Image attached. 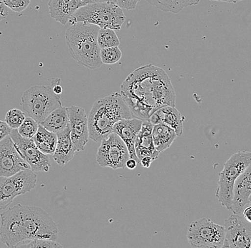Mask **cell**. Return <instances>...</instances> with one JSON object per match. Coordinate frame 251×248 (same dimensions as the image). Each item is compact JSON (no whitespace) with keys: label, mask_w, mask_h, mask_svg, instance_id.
I'll list each match as a JSON object with an SVG mask.
<instances>
[{"label":"cell","mask_w":251,"mask_h":248,"mask_svg":"<svg viewBox=\"0 0 251 248\" xmlns=\"http://www.w3.org/2000/svg\"><path fill=\"white\" fill-rule=\"evenodd\" d=\"M121 95L133 117L149 120L162 107H175L176 94L169 75L149 64L135 70L121 85Z\"/></svg>","instance_id":"cell-1"},{"label":"cell","mask_w":251,"mask_h":248,"mask_svg":"<svg viewBox=\"0 0 251 248\" xmlns=\"http://www.w3.org/2000/svg\"><path fill=\"white\" fill-rule=\"evenodd\" d=\"M133 117L120 92L99 99L94 103L88 117L89 138L94 142H101L112 133L117 122Z\"/></svg>","instance_id":"cell-2"},{"label":"cell","mask_w":251,"mask_h":248,"mask_svg":"<svg viewBox=\"0 0 251 248\" xmlns=\"http://www.w3.org/2000/svg\"><path fill=\"white\" fill-rule=\"evenodd\" d=\"M100 28L85 23L72 25L65 33L66 42L72 57L80 65L95 70L102 65L101 48L97 41Z\"/></svg>","instance_id":"cell-3"},{"label":"cell","mask_w":251,"mask_h":248,"mask_svg":"<svg viewBox=\"0 0 251 248\" xmlns=\"http://www.w3.org/2000/svg\"><path fill=\"white\" fill-rule=\"evenodd\" d=\"M17 205L19 230L23 243L34 239L57 241L59 238L57 225L45 210L39 207Z\"/></svg>","instance_id":"cell-4"},{"label":"cell","mask_w":251,"mask_h":248,"mask_svg":"<svg viewBox=\"0 0 251 248\" xmlns=\"http://www.w3.org/2000/svg\"><path fill=\"white\" fill-rule=\"evenodd\" d=\"M126 20L123 9L114 2H92L78 9L71 17V25L89 23L100 28L120 30Z\"/></svg>","instance_id":"cell-5"},{"label":"cell","mask_w":251,"mask_h":248,"mask_svg":"<svg viewBox=\"0 0 251 248\" xmlns=\"http://www.w3.org/2000/svg\"><path fill=\"white\" fill-rule=\"evenodd\" d=\"M251 163V152H235L224 163L219 172L216 197L221 205L230 211L233 205L235 182Z\"/></svg>","instance_id":"cell-6"},{"label":"cell","mask_w":251,"mask_h":248,"mask_svg":"<svg viewBox=\"0 0 251 248\" xmlns=\"http://www.w3.org/2000/svg\"><path fill=\"white\" fill-rule=\"evenodd\" d=\"M60 99L51 86L34 85L24 92L21 103L28 116L41 124L50 113L62 107Z\"/></svg>","instance_id":"cell-7"},{"label":"cell","mask_w":251,"mask_h":248,"mask_svg":"<svg viewBox=\"0 0 251 248\" xmlns=\"http://www.w3.org/2000/svg\"><path fill=\"white\" fill-rule=\"evenodd\" d=\"M224 225L213 222L209 218H201L191 222L187 239L193 248H222L225 241Z\"/></svg>","instance_id":"cell-8"},{"label":"cell","mask_w":251,"mask_h":248,"mask_svg":"<svg viewBox=\"0 0 251 248\" xmlns=\"http://www.w3.org/2000/svg\"><path fill=\"white\" fill-rule=\"evenodd\" d=\"M37 185V175L31 169L9 177H0V210L7 208L16 197L30 192Z\"/></svg>","instance_id":"cell-9"},{"label":"cell","mask_w":251,"mask_h":248,"mask_svg":"<svg viewBox=\"0 0 251 248\" xmlns=\"http://www.w3.org/2000/svg\"><path fill=\"white\" fill-rule=\"evenodd\" d=\"M129 158L126 144L116 133H111L102 139L97 154V162L100 166L113 169L125 168Z\"/></svg>","instance_id":"cell-10"},{"label":"cell","mask_w":251,"mask_h":248,"mask_svg":"<svg viewBox=\"0 0 251 248\" xmlns=\"http://www.w3.org/2000/svg\"><path fill=\"white\" fill-rule=\"evenodd\" d=\"M17 150L34 172H48L51 167V160L48 155L39 150L33 139L23 138L17 129H12L9 134Z\"/></svg>","instance_id":"cell-11"},{"label":"cell","mask_w":251,"mask_h":248,"mask_svg":"<svg viewBox=\"0 0 251 248\" xmlns=\"http://www.w3.org/2000/svg\"><path fill=\"white\" fill-rule=\"evenodd\" d=\"M224 248H251V222L243 215H231L225 220Z\"/></svg>","instance_id":"cell-12"},{"label":"cell","mask_w":251,"mask_h":248,"mask_svg":"<svg viewBox=\"0 0 251 248\" xmlns=\"http://www.w3.org/2000/svg\"><path fill=\"white\" fill-rule=\"evenodd\" d=\"M31 169L17 150L10 136L0 141V177H9L25 169Z\"/></svg>","instance_id":"cell-13"},{"label":"cell","mask_w":251,"mask_h":248,"mask_svg":"<svg viewBox=\"0 0 251 248\" xmlns=\"http://www.w3.org/2000/svg\"><path fill=\"white\" fill-rule=\"evenodd\" d=\"M68 112L71 138L76 152L84 151L89 138L88 117L85 110L80 107L72 105L68 108Z\"/></svg>","instance_id":"cell-14"},{"label":"cell","mask_w":251,"mask_h":248,"mask_svg":"<svg viewBox=\"0 0 251 248\" xmlns=\"http://www.w3.org/2000/svg\"><path fill=\"white\" fill-rule=\"evenodd\" d=\"M143 121L144 120L136 117L125 119L117 122L114 125L112 130V133H116L120 137L126 144L129 152L130 158L136 160L138 163H140V161L138 159L135 150V142L142 126Z\"/></svg>","instance_id":"cell-15"},{"label":"cell","mask_w":251,"mask_h":248,"mask_svg":"<svg viewBox=\"0 0 251 248\" xmlns=\"http://www.w3.org/2000/svg\"><path fill=\"white\" fill-rule=\"evenodd\" d=\"M92 2H94L93 0H50L48 6L50 16L65 25L78 9Z\"/></svg>","instance_id":"cell-16"},{"label":"cell","mask_w":251,"mask_h":248,"mask_svg":"<svg viewBox=\"0 0 251 248\" xmlns=\"http://www.w3.org/2000/svg\"><path fill=\"white\" fill-rule=\"evenodd\" d=\"M251 194V163L235 182L233 205L230 211L243 215V210L249 204Z\"/></svg>","instance_id":"cell-17"},{"label":"cell","mask_w":251,"mask_h":248,"mask_svg":"<svg viewBox=\"0 0 251 248\" xmlns=\"http://www.w3.org/2000/svg\"><path fill=\"white\" fill-rule=\"evenodd\" d=\"M153 125L149 120L143 121L142 126L135 142V150L139 161L144 157H151L153 160L158 159L160 152L155 147L152 138Z\"/></svg>","instance_id":"cell-18"},{"label":"cell","mask_w":251,"mask_h":248,"mask_svg":"<svg viewBox=\"0 0 251 248\" xmlns=\"http://www.w3.org/2000/svg\"><path fill=\"white\" fill-rule=\"evenodd\" d=\"M149 120L153 125L164 124L170 127L175 130L177 136H180L183 133L185 117L180 114L179 111L175 107L169 105L162 107L153 113Z\"/></svg>","instance_id":"cell-19"},{"label":"cell","mask_w":251,"mask_h":248,"mask_svg":"<svg viewBox=\"0 0 251 248\" xmlns=\"http://www.w3.org/2000/svg\"><path fill=\"white\" fill-rule=\"evenodd\" d=\"M57 134V144L54 155V161L59 165L64 166L73 159L76 149L71 138L70 125Z\"/></svg>","instance_id":"cell-20"},{"label":"cell","mask_w":251,"mask_h":248,"mask_svg":"<svg viewBox=\"0 0 251 248\" xmlns=\"http://www.w3.org/2000/svg\"><path fill=\"white\" fill-rule=\"evenodd\" d=\"M176 137L175 130L170 127L164 124L153 125L152 138L155 147L158 152H164L169 148Z\"/></svg>","instance_id":"cell-21"},{"label":"cell","mask_w":251,"mask_h":248,"mask_svg":"<svg viewBox=\"0 0 251 248\" xmlns=\"http://www.w3.org/2000/svg\"><path fill=\"white\" fill-rule=\"evenodd\" d=\"M70 123L68 108H57L49 114L48 117L41 123L49 131L58 133L67 128Z\"/></svg>","instance_id":"cell-22"},{"label":"cell","mask_w":251,"mask_h":248,"mask_svg":"<svg viewBox=\"0 0 251 248\" xmlns=\"http://www.w3.org/2000/svg\"><path fill=\"white\" fill-rule=\"evenodd\" d=\"M57 134L49 131L39 124L38 131L33 138L34 143L40 151L46 155H54L57 144Z\"/></svg>","instance_id":"cell-23"},{"label":"cell","mask_w":251,"mask_h":248,"mask_svg":"<svg viewBox=\"0 0 251 248\" xmlns=\"http://www.w3.org/2000/svg\"><path fill=\"white\" fill-rule=\"evenodd\" d=\"M149 4L165 12L178 14L182 9L196 5L201 0H146Z\"/></svg>","instance_id":"cell-24"},{"label":"cell","mask_w":251,"mask_h":248,"mask_svg":"<svg viewBox=\"0 0 251 248\" xmlns=\"http://www.w3.org/2000/svg\"><path fill=\"white\" fill-rule=\"evenodd\" d=\"M97 41L101 49L119 47L120 45V40L115 30L110 28H100Z\"/></svg>","instance_id":"cell-25"},{"label":"cell","mask_w":251,"mask_h":248,"mask_svg":"<svg viewBox=\"0 0 251 248\" xmlns=\"http://www.w3.org/2000/svg\"><path fill=\"white\" fill-rule=\"evenodd\" d=\"M39 124L30 117H26L21 125L17 129L20 136L28 139H33L38 131Z\"/></svg>","instance_id":"cell-26"},{"label":"cell","mask_w":251,"mask_h":248,"mask_svg":"<svg viewBox=\"0 0 251 248\" xmlns=\"http://www.w3.org/2000/svg\"><path fill=\"white\" fill-rule=\"evenodd\" d=\"M100 56L102 63L114 64L117 63L122 56V53L119 47L101 49Z\"/></svg>","instance_id":"cell-27"},{"label":"cell","mask_w":251,"mask_h":248,"mask_svg":"<svg viewBox=\"0 0 251 248\" xmlns=\"http://www.w3.org/2000/svg\"><path fill=\"white\" fill-rule=\"evenodd\" d=\"M25 114L19 109H12L6 113L4 122L11 129H18L25 121Z\"/></svg>","instance_id":"cell-28"},{"label":"cell","mask_w":251,"mask_h":248,"mask_svg":"<svg viewBox=\"0 0 251 248\" xmlns=\"http://www.w3.org/2000/svg\"><path fill=\"white\" fill-rule=\"evenodd\" d=\"M62 248L59 243L53 240L34 239L29 240L19 246L17 248Z\"/></svg>","instance_id":"cell-29"},{"label":"cell","mask_w":251,"mask_h":248,"mask_svg":"<svg viewBox=\"0 0 251 248\" xmlns=\"http://www.w3.org/2000/svg\"><path fill=\"white\" fill-rule=\"evenodd\" d=\"M31 0H3L2 3L8 8L17 13H22L27 8Z\"/></svg>","instance_id":"cell-30"},{"label":"cell","mask_w":251,"mask_h":248,"mask_svg":"<svg viewBox=\"0 0 251 248\" xmlns=\"http://www.w3.org/2000/svg\"><path fill=\"white\" fill-rule=\"evenodd\" d=\"M140 0H115L116 4L122 9L131 10L134 9Z\"/></svg>","instance_id":"cell-31"},{"label":"cell","mask_w":251,"mask_h":248,"mask_svg":"<svg viewBox=\"0 0 251 248\" xmlns=\"http://www.w3.org/2000/svg\"><path fill=\"white\" fill-rule=\"evenodd\" d=\"M12 129L9 128V125L5 122L0 120V141L5 138L6 136L10 134Z\"/></svg>","instance_id":"cell-32"},{"label":"cell","mask_w":251,"mask_h":248,"mask_svg":"<svg viewBox=\"0 0 251 248\" xmlns=\"http://www.w3.org/2000/svg\"><path fill=\"white\" fill-rule=\"evenodd\" d=\"M60 81L61 80L59 78H55L51 82V87H52L53 91L57 95H61L62 93V87L59 84Z\"/></svg>","instance_id":"cell-33"},{"label":"cell","mask_w":251,"mask_h":248,"mask_svg":"<svg viewBox=\"0 0 251 248\" xmlns=\"http://www.w3.org/2000/svg\"><path fill=\"white\" fill-rule=\"evenodd\" d=\"M153 161V160L151 157L147 156L144 157L141 160L140 163L143 167H145V168H149Z\"/></svg>","instance_id":"cell-34"},{"label":"cell","mask_w":251,"mask_h":248,"mask_svg":"<svg viewBox=\"0 0 251 248\" xmlns=\"http://www.w3.org/2000/svg\"><path fill=\"white\" fill-rule=\"evenodd\" d=\"M8 15V10L3 3L0 4V22L4 20Z\"/></svg>","instance_id":"cell-35"},{"label":"cell","mask_w":251,"mask_h":248,"mask_svg":"<svg viewBox=\"0 0 251 248\" xmlns=\"http://www.w3.org/2000/svg\"><path fill=\"white\" fill-rule=\"evenodd\" d=\"M138 162L136 160L129 158L126 163V167L129 169H134L137 166Z\"/></svg>","instance_id":"cell-36"},{"label":"cell","mask_w":251,"mask_h":248,"mask_svg":"<svg viewBox=\"0 0 251 248\" xmlns=\"http://www.w3.org/2000/svg\"><path fill=\"white\" fill-rule=\"evenodd\" d=\"M243 216L246 218V220L251 222V205L244 208L243 212Z\"/></svg>","instance_id":"cell-37"},{"label":"cell","mask_w":251,"mask_h":248,"mask_svg":"<svg viewBox=\"0 0 251 248\" xmlns=\"http://www.w3.org/2000/svg\"><path fill=\"white\" fill-rule=\"evenodd\" d=\"M211 1H224V2L228 3H237L240 1H243V0H211Z\"/></svg>","instance_id":"cell-38"},{"label":"cell","mask_w":251,"mask_h":248,"mask_svg":"<svg viewBox=\"0 0 251 248\" xmlns=\"http://www.w3.org/2000/svg\"><path fill=\"white\" fill-rule=\"evenodd\" d=\"M94 2H115V0H93Z\"/></svg>","instance_id":"cell-39"},{"label":"cell","mask_w":251,"mask_h":248,"mask_svg":"<svg viewBox=\"0 0 251 248\" xmlns=\"http://www.w3.org/2000/svg\"><path fill=\"white\" fill-rule=\"evenodd\" d=\"M249 205H251V194L250 197H249Z\"/></svg>","instance_id":"cell-40"},{"label":"cell","mask_w":251,"mask_h":248,"mask_svg":"<svg viewBox=\"0 0 251 248\" xmlns=\"http://www.w3.org/2000/svg\"><path fill=\"white\" fill-rule=\"evenodd\" d=\"M3 0H0V4H1L2 3Z\"/></svg>","instance_id":"cell-41"}]
</instances>
